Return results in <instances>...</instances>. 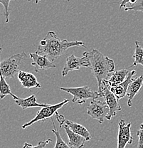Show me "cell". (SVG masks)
I'll list each match as a JSON object with an SVG mask.
<instances>
[{
  "instance_id": "6da1fadb",
  "label": "cell",
  "mask_w": 143,
  "mask_h": 148,
  "mask_svg": "<svg viewBox=\"0 0 143 148\" xmlns=\"http://www.w3.org/2000/svg\"><path fill=\"white\" fill-rule=\"evenodd\" d=\"M72 47L86 48V46L83 41L61 40L54 32H49L47 36L40 41L36 53L44 56L52 62H54L55 60L65 54L68 49Z\"/></svg>"
},
{
  "instance_id": "7a4b0ae2",
  "label": "cell",
  "mask_w": 143,
  "mask_h": 148,
  "mask_svg": "<svg viewBox=\"0 0 143 148\" xmlns=\"http://www.w3.org/2000/svg\"><path fill=\"white\" fill-rule=\"evenodd\" d=\"M1 53V52H0ZM25 52L11 56L9 58L0 61V99L2 100L7 95H11L14 100L18 97L12 93L10 86L6 79L14 78L19 71V67L23 60L27 58Z\"/></svg>"
},
{
  "instance_id": "3957f363",
  "label": "cell",
  "mask_w": 143,
  "mask_h": 148,
  "mask_svg": "<svg viewBox=\"0 0 143 148\" xmlns=\"http://www.w3.org/2000/svg\"><path fill=\"white\" fill-rule=\"evenodd\" d=\"M87 53L90 59V69L98 82V92L101 97H103L102 83L104 81L108 80L110 73L115 71V62L113 59L105 56L97 49H93L90 52L87 51Z\"/></svg>"
},
{
  "instance_id": "277c9868",
  "label": "cell",
  "mask_w": 143,
  "mask_h": 148,
  "mask_svg": "<svg viewBox=\"0 0 143 148\" xmlns=\"http://www.w3.org/2000/svg\"><path fill=\"white\" fill-rule=\"evenodd\" d=\"M60 90L73 95L72 102L78 104H83L88 99L95 100L98 98H101L99 92L91 90L87 86L76 88L61 87Z\"/></svg>"
},
{
  "instance_id": "5b68a950",
  "label": "cell",
  "mask_w": 143,
  "mask_h": 148,
  "mask_svg": "<svg viewBox=\"0 0 143 148\" xmlns=\"http://www.w3.org/2000/svg\"><path fill=\"white\" fill-rule=\"evenodd\" d=\"M68 102V99H65L62 102H60V103H57V104L47 105L45 107L41 108L38 111L36 116H35L33 119L31 120L30 121L28 122V123L23 125L22 128H27V127L32 125L34 124L35 123H37L38 121L44 122L47 119H49V118H51L53 115H56V113L58 112V110H59V109H61L63 106L66 105Z\"/></svg>"
},
{
  "instance_id": "8992f818",
  "label": "cell",
  "mask_w": 143,
  "mask_h": 148,
  "mask_svg": "<svg viewBox=\"0 0 143 148\" xmlns=\"http://www.w3.org/2000/svg\"><path fill=\"white\" fill-rule=\"evenodd\" d=\"M87 114L102 124L105 119L108 120L110 109L106 103L97 99L92 100L87 108Z\"/></svg>"
},
{
  "instance_id": "52a82bcc",
  "label": "cell",
  "mask_w": 143,
  "mask_h": 148,
  "mask_svg": "<svg viewBox=\"0 0 143 148\" xmlns=\"http://www.w3.org/2000/svg\"><path fill=\"white\" fill-rule=\"evenodd\" d=\"M82 67L90 68V63L87 51L84 52L83 57H76L74 54H71L66 58L64 69L61 72L62 76H66L70 72L73 71L79 70Z\"/></svg>"
},
{
  "instance_id": "ba28073f",
  "label": "cell",
  "mask_w": 143,
  "mask_h": 148,
  "mask_svg": "<svg viewBox=\"0 0 143 148\" xmlns=\"http://www.w3.org/2000/svg\"><path fill=\"white\" fill-rule=\"evenodd\" d=\"M108 85L103 82L102 83V95L105 99L106 104L110 109V115H109L108 120H111L113 117L117 115V112L122 110V108L118 103V100L115 95L110 91L108 88Z\"/></svg>"
},
{
  "instance_id": "9c48e42d",
  "label": "cell",
  "mask_w": 143,
  "mask_h": 148,
  "mask_svg": "<svg viewBox=\"0 0 143 148\" xmlns=\"http://www.w3.org/2000/svg\"><path fill=\"white\" fill-rule=\"evenodd\" d=\"M131 125V123H128L127 124L125 121L122 119L119 121L117 148H125L127 145H130L133 143L134 139L130 131Z\"/></svg>"
},
{
  "instance_id": "30bf717a",
  "label": "cell",
  "mask_w": 143,
  "mask_h": 148,
  "mask_svg": "<svg viewBox=\"0 0 143 148\" xmlns=\"http://www.w3.org/2000/svg\"><path fill=\"white\" fill-rule=\"evenodd\" d=\"M55 115H56V120H57V121L59 123L60 127H62L63 125L65 124L73 132H74L75 133L83 137V138L86 140V141H89V140H91L92 136L91 135H90V132H89L83 125L79 124V123H76L73 121H70V120H68L66 119H65L64 115H61V114L58 113V112H56Z\"/></svg>"
},
{
  "instance_id": "8fae6325",
  "label": "cell",
  "mask_w": 143,
  "mask_h": 148,
  "mask_svg": "<svg viewBox=\"0 0 143 148\" xmlns=\"http://www.w3.org/2000/svg\"><path fill=\"white\" fill-rule=\"evenodd\" d=\"M29 56L32 59L31 66L35 69V71L38 72L41 70H48L51 69H56L54 63L49 60L44 56L39 55L37 53H31Z\"/></svg>"
},
{
  "instance_id": "7c38bea8",
  "label": "cell",
  "mask_w": 143,
  "mask_h": 148,
  "mask_svg": "<svg viewBox=\"0 0 143 148\" xmlns=\"http://www.w3.org/2000/svg\"><path fill=\"white\" fill-rule=\"evenodd\" d=\"M135 73H136V71L135 70L130 71L128 75H127V78H126L124 82L120 83V84H118L116 85V86L110 87V91L114 94L115 97L117 98V99H122V98L125 97L126 94H127V88L129 87V85L131 83L132 80L133 79V75H135Z\"/></svg>"
},
{
  "instance_id": "4fadbf2b",
  "label": "cell",
  "mask_w": 143,
  "mask_h": 148,
  "mask_svg": "<svg viewBox=\"0 0 143 148\" xmlns=\"http://www.w3.org/2000/svg\"><path fill=\"white\" fill-rule=\"evenodd\" d=\"M18 79L21 83V86L27 89L33 88H41V85L38 82L37 78L34 74L29 72L19 71L17 74Z\"/></svg>"
},
{
  "instance_id": "5bb4252c",
  "label": "cell",
  "mask_w": 143,
  "mask_h": 148,
  "mask_svg": "<svg viewBox=\"0 0 143 148\" xmlns=\"http://www.w3.org/2000/svg\"><path fill=\"white\" fill-rule=\"evenodd\" d=\"M143 85V75L134 78L132 80L131 83L129 85L126 95L127 96V106L128 107H132L133 102L135 95L140 90Z\"/></svg>"
},
{
  "instance_id": "9a60e30c",
  "label": "cell",
  "mask_w": 143,
  "mask_h": 148,
  "mask_svg": "<svg viewBox=\"0 0 143 148\" xmlns=\"http://www.w3.org/2000/svg\"><path fill=\"white\" fill-rule=\"evenodd\" d=\"M62 127L65 130L67 134L68 138V144L73 148H82L85 145L86 140L83 137L75 133L74 132L71 130L66 125H63Z\"/></svg>"
},
{
  "instance_id": "2e32d148",
  "label": "cell",
  "mask_w": 143,
  "mask_h": 148,
  "mask_svg": "<svg viewBox=\"0 0 143 148\" xmlns=\"http://www.w3.org/2000/svg\"><path fill=\"white\" fill-rule=\"evenodd\" d=\"M131 67L132 66H130L128 68H125V69L117 71L114 72V73L108 78V80L104 81V82L110 87L120 84V83L125 81L129 73H130V69Z\"/></svg>"
},
{
  "instance_id": "e0dca14e",
  "label": "cell",
  "mask_w": 143,
  "mask_h": 148,
  "mask_svg": "<svg viewBox=\"0 0 143 148\" xmlns=\"http://www.w3.org/2000/svg\"><path fill=\"white\" fill-rule=\"evenodd\" d=\"M15 103L23 110L31 108H44L47 106V104L38 103L36 101V97L35 95H31L28 98H21L18 97L17 99L14 100Z\"/></svg>"
},
{
  "instance_id": "ac0fdd59",
  "label": "cell",
  "mask_w": 143,
  "mask_h": 148,
  "mask_svg": "<svg viewBox=\"0 0 143 148\" xmlns=\"http://www.w3.org/2000/svg\"><path fill=\"white\" fill-rule=\"evenodd\" d=\"M135 49L133 56L134 58V63L131 66L133 67L137 65H141L143 67V48L141 46L140 43L138 41H135Z\"/></svg>"
},
{
  "instance_id": "d6986e66",
  "label": "cell",
  "mask_w": 143,
  "mask_h": 148,
  "mask_svg": "<svg viewBox=\"0 0 143 148\" xmlns=\"http://www.w3.org/2000/svg\"><path fill=\"white\" fill-rule=\"evenodd\" d=\"M51 122H52V125H53V130H52V132L55 134L56 138V145H55L54 148H73L71 147L70 146H69V145H67L65 142L63 140L62 137H61V133H60V131L57 130L56 127V125H55L54 121L51 118Z\"/></svg>"
},
{
  "instance_id": "ffe728a7",
  "label": "cell",
  "mask_w": 143,
  "mask_h": 148,
  "mask_svg": "<svg viewBox=\"0 0 143 148\" xmlns=\"http://www.w3.org/2000/svg\"><path fill=\"white\" fill-rule=\"evenodd\" d=\"M125 12L133 11V12H141L143 13V0H137L135 4H132L130 7L125 8Z\"/></svg>"
},
{
  "instance_id": "44dd1931",
  "label": "cell",
  "mask_w": 143,
  "mask_h": 148,
  "mask_svg": "<svg viewBox=\"0 0 143 148\" xmlns=\"http://www.w3.org/2000/svg\"><path fill=\"white\" fill-rule=\"evenodd\" d=\"M11 1H14V0H0V4H1L4 7V16L6 18V23H9V18H10V4Z\"/></svg>"
},
{
  "instance_id": "7402d4cb",
  "label": "cell",
  "mask_w": 143,
  "mask_h": 148,
  "mask_svg": "<svg viewBox=\"0 0 143 148\" xmlns=\"http://www.w3.org/2000/svg\"><path fill=\"white\" fill-rule=\"evenodd\" d=\"M51 141V139H47L45 141H39L38 142V144L36 146H33L31 144L25 143L24 146H23V148H44L47 146V145L50 143Z\"/></svg>"
},
{
  "instance_id": "603a6c76",
  "label": "cell",
  "mask_w": 143,
  "mask_h": 148,
  "mask_svg": "<svg viewBox=\"0 0 143 148\" xmlns=\"http://www.w3.org/2000/svg\"><path fill=\"white\" fill-rule=\"evenodd\" d=\"M138 137V148H143V123L140 126V129L137 132Z\"/></svg>"
},
{
  "instance_id": "cb8c5ba5",
  "label": "cell",
  "mask_w": 143,
  "mask_h": 148,
  "mask_svg": "<svg viewBox=\"0 0 143 148\" xmlns=\"http://www.w3.org/2000/svg\"><path fill=\"white\" fill-rule=\"evenodd\" d=\"M129 1H130V0H122V1H121L120 4V9H122L123 8V7L125 8L126 4L129 2Z\"/></svg>"
},
{
  "instance_id": "d4e9b609",
  "label": "cell",
  "mask_w": 143,
  "mask_h": 148,
  "mask_svg": "<svg viewBox=\"0 0 143 148\" xmlns=\"http://www.w3.org/2000/svg\"><path fill=\"white\" fill-rule=\"evenodd\" d=\"M27 1H28L29 2H31L32 1H34V2L36 3V4H38V3H39L41 0H27Z\"/></svg>"
}]
</instances>
